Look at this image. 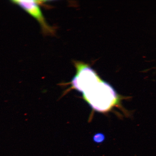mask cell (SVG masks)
<instances>
[{"instance_id":"2","label":"cell","mask_w":156,"mask_h":156,"mask_svg":"<svg viewBox=\"0 0 156 156\" xmlns=\"http://www.w3.org/2000/svg\"><path fill=\"white\" fill-rule=\"evenodd\" d=\"M13 3L20 6L27 12L36 19L40 23L44 32H52V29L46 24L43 16L38 5V1H12Z\"/></svg>"},{"instance_id":"3","label":"cell","mask_w":156,"mask_h":156,"mask_svg":"<svg viewBox=\"0 0 156 156\" xmlns=\"http://www.w3.org/2000/svg\"><path fill=\"white\" fill-rule=\"evenodd\" d=\"M105 136L104 134L101 133L95 134L93 137V140L95 143L101 144L105 140Z\"/></svg>"},{"instance_id":"1","label":"cell","mask_w":156,"mask_h":156,"mask_svg":"<svg viewBox=\"0 0 156 156\" xmlns=\"http://www.w3.org/2000/svg\"><path fill=\"white\" fill-rule=\"evenodd\" d=\"M83 94L84 99L93 110L100 112L110 110L119 105L121 99L112 86L102 80L91 85Z\"/></svg>"}]
</instances>
